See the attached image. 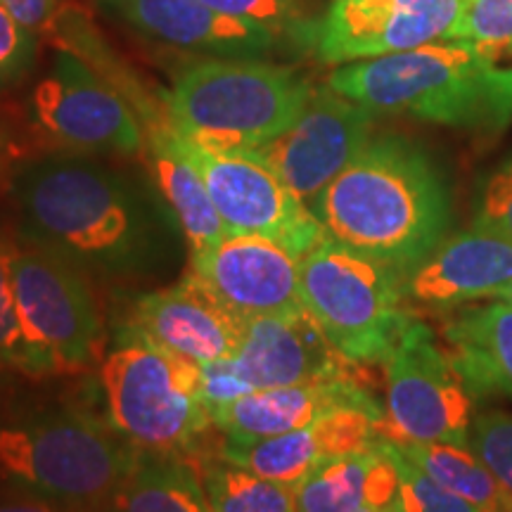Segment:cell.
Wrapping results in <instances>:
<instances>
[{
	"label": "cell",
	"instance_id": "1",
	"mask_svg": "<svg viewBox=\"0 0 512 512\" xmlns=\"http://www.w3.org/2000/svg\"><path fill=\"white\" fill-rule=\"evenodd\" d=\"M311 211L328 238L406 278L444 242L451 195L422 147L380 136L320 192Z\"/></svg>",
	"mask_w": 512,
	"mask_h": 512
},
{
	"label": "cell",
	"instance_id": "2",
	"mask_svg": "<svg viewBox=\"0 0 512 512\" xmlns=\"http://www.w3.org/2000/svg\"><path fill=\"white\" fill-rule=\"evenodd\" d=\"M24 235L83 271L126 275L152 256V228L128 185L74 157L31 164L15 183Z\"/></svg>",
	"mask_w": 512,
	"mask_h": 512
},
{
	"label": "cell",
	"instance_id": "3",
	"mask_svg": "<svg viewBox=\"0 0 512 512\" xmlns=\"http://www.w3.org/2000/svg\"><path fill=\"white\" fill-rule=\"evenodd\" d=\"M328 86L375 114L427 124L498 133L512 121V67H501L465 41L342 64Z\"/></svg>",
	"mask_w": 512,
	"mask_h": 512
},
{
	"label": "cell",
	"instance_id": "4",
	"mask_svg": "<svg viewBox=\"0 0 512 512\" xmlns=\"http://www.w3.org/2000/svg\"><path fill=\"white\" fill-rule=\"evenodd\" d=\"M316 88L264 60H204L183 69L166 114L183 138L216 150H256L302 117Z\"/></svg>",
	"mask_w": 512,
	"mask_h": 512
},
{
	"label": "cell",
	"instance_id": "5",
	"mask_svg": "<svg viewBox=\"0 0 512 512\" xmlns=\"http://www.w3.org/2000/svg\"><path fill=\"white\" fill-rule=\"evenodd\" d=\"M138 456L112 425L79 411L0 425V477L86 512L114 503Z\"/></svg>",
	"mask_w": 512,
	"mask_h": 512
},
{
	"label": "cell",
	"instance_id": "6",
	"mask_svg": "<svg viewBox=\"0 0 512 512\" xmlns=\"http://www.w3.org/2000/svg\"><path fill=\"white\" fill-rule=\"evenodd\" d=\"M302 304L351 363H384L408 323L403 278L389 266L325 238L299 259Z\"/></svg>",
	"mask_w": 512,
	"mask_h": 512
},
{
	"label": "cell",
	"instance_id": "7",
	"mask_svg": "<svg viewBox=\"0 0 512 512\" xmlns=\"http://www.w3.org/2000/svg\"><path fill=\"white\" fill-rule=\"evenodd\" d=\"M100 387L110 425L140 453L183 456L214 427L200 363L152 344L124 342L102 358Z\"/></svg>",
	"mask_w": 512,
	"mask_h": 512
},
{
	"label": "cell",
	"instance_id": "8",
	"mask_svg": "<svg viewBox=\"0 0 512 512\" xmlns=\"http://www.w3.org/2000/svg\"><path fill=\"white\" fill-rule=\"evenodd\" d=\"M12 283L38 375L76 373L102 363L105 323L86 271L29 235L8 238Z\"/></svg>",
	"mask_w": 512,
	"mask_h": 512
},
{
	"label": "cell",
	"instance_id": "9",
	"mask_svg": "<svg viewBox=\"0 0 512 512\" xmlns=\"http://www.w3.org/2000/svg\"><path fill=\"white\" fill-rule=\"evenodd\" d=\"M384 373L387 408L377 425L382 441L470 448L472 392L425 323H408Z\"/></svg>",
	"mask_w": 512,
	"mask_h": 512
},
{
	"label": "cell",
	"instance_id": "10",
	"mask_svg": "<svg viewBox=\"0 0 512 512\" xmlns=\"http://www.w3.org/2000/svg\"><path fill=\"white\" fill-rule=\"evenodd\" d=\"M181 145L200 171L228 235H256L273 240L297 259L328 238L309 204L299 200L252 152L216 150L183 136Z\"/></svg>",
	"mask_w": 512,
	"mask_h": 512
},
{
	"label": "cell",
	"instance_id": "11",
	"mask_svg": "<svg viewBox=\"0 0 512 512\" xmlns=\"http://www.w3.org/2000/svg\"><path fill=\"white\" fill-rule=\"evenodd\" d=\"M38 126L57 145L76 152L143 150V121L133 105L79 55L62 50L31 95Z\"/></svg>",
	"mask_w": 512,
	"mask_h": 512
},
{
	"label": "cell",
	"instance_id": "12",
	"mask_svg": "<svg viewBox=\"0 0 512 512\" xmlns=\"http://www.w3.org/2000/svg\"><path fill=\"white\" fill-rule=\"evenodd\" d=\"M375 112L344 98L330 86L316 88L294 124L252 152L299 200L323 192L373 138Z\"/></svg>",
	"mask_w": 512,
	"mask_h": 512
},
{
	"label": "cell",
	"instance_id": "13",
	"mask_svg": "<svg viewBox=\"0 0 512 512\" xmlns=\"http://www.w3.org/2000/svg\"><path fill=\"white\" fill-rule=\"evenodd\" d=\"M467 0H335L316 24L313 48L349 64L453 41Z\"/></svg>",
	"mask_w": 512,
	"mask_h": 512
},
{
	"label": "cell",
	"instance_id": "14",
	"mask_svg": "<svg viewBox=\"0 0 512 512\" xmlns=\"http://www.w3.org/2000/svg\"><path fill=\"white\" fill-rule=\"evenodd\" d=\"M190 273L238 320L304 311L299 259L273 240L228 235L190 256Z\"/></svg>",
	"mask_w": 512,
	"mask_h": 512
},
{
	"label": "cell",
	"instance_id": "15",
	"mask_svg": "<svg viewBox=\"0 0 512 512\" xmlns=\"http://www.w3.org/2000/svg\"><path fill=\"white\" fill-rule=\"evenodd\" d=\"M240 330L242 320L192 273L176 285L140 297L126 328L128 342L152 344L200 366L233 356Z\"/></svg>",
	"mask_w": 512,
	"mask_h": 512
},
{
	"label": "cell",
	"instance_id": "16",
	"mask_svg": "<svg viewBox=\"0 0 512 512\" xmlns=\"http://www.w3.org/2000/svg\"><path fill=\"white\" fill-rule=\"evenodd\" d=\"M230 361L252 392L330 380L354 373L358 366L332 349L306 309L242 320L238 349Z\"/></svg>",
	"mask_w": 512,
	"mask_h": 512
},
{
	"label": "cell",
	"instance_id": "17",
	"mask_svg": "<svg viewBox=\"0 0 512 512\" xmlns=\"http://www.w3.org/2000/svg\"><path fill=\"white\" fill-rule=\"evenodd\" d=\"M512 283V240L475 223L444 238L422 264L403 278V294L432 311L491 299Z\"/></svg>",
	"mask_w": 512,
	"mask_h": 512
},
{
	"label": "cell",
	"instance_id": "18",
	"mask_svg": "<svg viewBox=\"0 0 512 512\" xmlns=\"http://www.w3.org/2000/svg\"><path fill=\"white\" fill-rule=\"evenodd\" d=\"M380 415L363 408H337L299 430L278 434L249 444L226 441L221 458L247 467L254 475L297 489L325 460L375 448L380 441Z\"/></svg>",
	"mask_w": 512,
	"mask_h": 512
},
{
	"label": "cell",
	"instance_id": "19",
	"mask_svg": "<svg viewBox=\"0 0 512 512\" xmlns=\"http://www.w3.org/2000/svg\"><path fill=\"white\" fill-rule=\"evenodd\" d=\"M363 408L384 418V408L358 380L356 370L330 380L287 384V387L254 389L228 406L211 413V422L226 441L249 444L278 434L299 430L337 408Z\"/></svg>",
	"mask_w": 512,
	"mask_h": 512
},
{
	"label": "cell",
	"instance_id": "20",
	"mask_svg": "<svg viewBox=\"0 0 512 512\" xmlns=\"http://www.w3.org/2000/svg\"><path fill=\"white\" fill-rule=\"evenodd\" d=\"M128 24L171 46L233 60H259L278 43L271 31L211 8L204 0H117Z\"/></svg>",
	"mask_w": 512,
	"mask_h": 512
},
{
	"label": "cell",
	"instance_id": "21",
	"mask_svg": "<svg viewBox=\"0 0 512 512\" xmlns=\"http://www.w3.org/2000/svg\"><path fill=\"white\" fill-rule=\"evenodd\" d=\"M448 358L472 394L512 399V304L460 306L444 320Z\"/></svg>",
	"mask_w": 512,
	"mask_h": 512
},
{
	"label": "cell",
	"instance_id": "22",
	"mask_svg": "<svg viewBox=\"0 0 512 512\" xmlns=\"http://www.w3.org/2000/svg\"><path fill=\"white\" fill-rule=\"evenodd\" d=\"M143 131H147L145 140L150 145L152 174L183 230L190 256L216 247L228 238V230L211 202L200 171L183 152L181 136L169 121V114L147 121Z\"/></svg>",
	"mask_w": 512,
	"mask_h": 512
},
{
	"label": "cell",
	"instance_id": "23",
	"mask_svg": "<svg viewBox=\"0 0 512 512\" xmlns=\"http://www.w3.org/2000/svg\"><path fill=\"white\" fill-rule=\"evenodd\" d=\"M114 512H214L200 472L176 456L140 453L112 503Z\"/></svg>",
	"mask_w": 512,
	"mask_h": 512
},
{
	"label": "cell",
	"instance_id": "24",
	"mask_svg": "<svg viewBox=\"0 0 512 512\" xmlns=\"http://www.w3.org/2000/svg\"><path fill=\"white\" fill-rule=\"evenodd\" d=\"M392 444V441H389ZM434 482L475 505L479 512H512V491L467 446L394 444Z\"/></svg>",
	"mask_w": 512,
	"mask_h": 512
},
{
	"label": "cell",
	"instance_id": "25",
	"mask_svg": "<svg viewBox=\"0 0 512 512\" xmlns=\"http://www.w3.org/2000/svg\"><path fill=\"white\" fill-rule=\"evenodd\" d=\"M375 458L377 446L320 463L294 489L297 512H354L363 508L368 472Z\"/></svg>",
	"mask_w": 512,
	"mask_h": 512
},
{
	"label": "cell",
	"instance_id": "26",
	"mask_svg": "<svg viewBox=\"0 0 512 512\" xmlns=\"http://www.w3.org/2000/svg\"><path fill=\"white\" fill-rule=\"evenodd\" d=\"M200 477L214 512H297L294 486L271 482L226 458Z\"/></svg>",
	"mask_w": 512,
	"mask_h": 512
},
{
	"label": "cell",
	"instance_id": "27",
	"mask_svg": "<svg viewBox=\"0 0 512 512\" xmlns=\"http://www.w3.org/2000/svg\"><path fill=\"white\" fill-rule=\"evenodd\" d=\"M453 41H465L501 64L512 62V0H467Z\"/></svg>",
	"mask_w": 512,
	"mask_h": 512
},
{
	"label": "cell",
	"instance_id": "28",
	"mask_svg": "<svg viewBox=\"0 0 512 512\" xmlns=\"http://www.w3.org/2000/svg\"><path fill=\"white\" fill-rule=\"evenodd\" d=\"M0 368L38 377L36 356L24 335L17 309L8 238H0Z\"/></svg>",
	"mask_w": 512,
	"mask_h": 512
},
{
	"label": "cell",
	"instance_id": "29",
	"mask_svg": "<svg viewBox=\"0 0 512 512\" xmlns=\"http://www.w3.org/2000/svg\"><path fill=\"white\" fill-rule=\"evenodd\" d=\"M377 446L394 460L399 470V510L401 512H479L463 498L448 491L446 486L434 482L430 475L413 465L403 453L389 441H377Z\"/></svg>",
	"mask_w": 512,
	"mask_h": 512
},
{
	"label": "cell",
	"instance_id": "30",
	"mask_svg": "<svg viewBox=\"0 0 512 512\" xmlns=\"http://www.w3.org/2000/svg\"><path fill=\"white\" fill-rule=\"evenodd\" d=\"M204 3L226 15L259 24L275 38L287 36L292 41L313 43V36H316L318 22L304 19L297 0H204Z\"/></svg>",
	"mask_w": 512,
	"mask_h": 512
},
{
	"label": "cell",
	"instance_id": "31",
	"mask_svg": "<svg viewBox=\"0 0 512 512\" xmlns=\"http://www.w3.org/2000/svg\"><path fill=\"white\" fill-rule=\"evenodd\" d=\"M470 451L512 491V413L486 411L472 422Z\"/></svg>",
	"mask_w": 512,
	"mask_h": 512
},
{
	"label": "cell",
	"instance_id": "32",
	"mask_svg": "<svg viewBox=\"0 0 512 512\" xmlns=\"http://www.w3.org/2000/svg\"><path fill=\"white\" fill-rule=\"evenodd\" d=\"M475 223L512 240V157L486 181Z\"/></svg>",
	"mask_w": 512,
	"mask_h": 512
},
{
	"label": "cell",
	"instance_id": "33",
	"mask_svg": "<svg viewBox=\"0 0 512 512\" xmlns=\"http://www.w3.org/2000/svg\"><path fill=\"white\" fill-rule=\"evenodd\" d=\"M34 57V36L0 5V83L15 79Z\"/></svg>",
	"mask_w": 512,
	"mask_h": 512
},
{
	"label": "cell",
	"instance_id": "34",
	"mask_svg": "<svg viewBox=\"0 0 512 512\" xmlns=\"http://www.w3.org/2000/svg\"><path fill=\"white\" fill-rule=\"evenodd\" d=\"M202 377V399L207 403L209 413L219 411V408L228 406L240 396L252 392L242 380L238 370H235L230 358H221V361L202 363L200 366Z\"/></svg>",
	"mask_w": 512,
	"mask_h": 512
},
{
	"label": "cell",
	"instance_id": "35",
	"mask_svg": "<svg viewBox=\"0 0 512 512\" xmlns=\"http://www.w3.org/2000/svg\"><path fill=\"white\" fill-rule=\"evenodd\" d=\"M0 5L29 31L48 29L57 15V0H0Z\"/></svg>",
	"mask_w": 512,
	"mask_h": 512
},
{
	"label": "cell",
	"instance_id": "36",
	"mask_svg": "<svg viewBox=\"0 0 512 512\" xmlns=\"http://www.w3.org/2000/svg\"><path fill=\"white\" fill-rule=\"evenodd\" d=\"M0 512H86L72 505H64L43 496H24V498H10V501H0Z\"/></svg>",
	"mask_w": 512,
	"mask_h": 512
},
{
	"label": "cell",
	"instance_id": "37",
	"mask_svg": "<svg viewBox=\"0 0 512 512\" xmlns=\"http://www.w3.org/2000/svg\"><path fill=\"white\" fill-rule=\"evenodd\" d=\"M17 155H19V150H17L15 140H12L10 133L0 126V178H3L12 169Z\"/></svg>",
	"mask_w": 512,
	"mask_h": 512
},
{
	"label": "cell",
	"instance_id": "38",
	"mask_svg": "<svg viewBox=\"0 0 512 512\" xmlns=\"http://www.w3.org/2000/svg\"><path fill=\"white\" fill-rule=\"evenodd\" d=\"M354 512H401V510H396V508H368V505H363V508H358Z\"/></svg>",
	"mask_w": 512,
	"mask_h": 512
},
{
	"label": "cell",
	"instance_id": "39",
	"mask_svg": "<svg viewBox=\"0 0 512 512\" xmlns=\"http://www.w3.org/2000/svg\"><path fill=\"white\" fill-rule=\"evenodd\" d=\"M498 299H503V302H510L512 304V283L505 287L501 294H498Z\"/></svg>",
	"mask_w": 512,
	"mask_h": 512
}]
</instances>
